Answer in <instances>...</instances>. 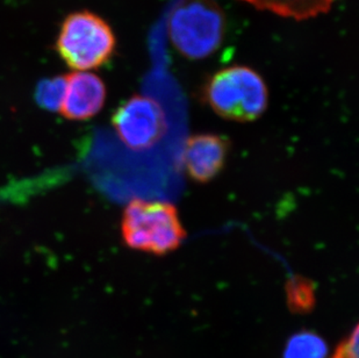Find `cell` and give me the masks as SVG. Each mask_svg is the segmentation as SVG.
Here are the masks:
<instances>
[{"label":"cell","mask_w":359,"mask_h":358,"mask_svg":"<svg viewBox=\"0 0 359 358\" xmlns=\"http://www.w3.org/2000/svg\"><path fill=\"white\" fill-rule=\"evenodd\" d=\"M122 240L134 251L164 256L187 239L180 214L172 204L134 199L126 206L121 220Z\"/></svg>","instance_id":"6da1fadb"},{"label":"cell","mask_w":359,"mask_h":358,"mask_svg":"<svg viewBox=\"0 0 359 358\" xmlns=\"http://www.w3.org/2000/svg\"><path fill=\"white\" fill-rule=\"evenodd\" d=\"M203 98L221 118L238 122L255 121L268 108V86L254 69L234 65L210 77L203 90Z\"/></svg>","instance_id":"7a4b0ae2"},{"label":"cell","mask_w":359,"mask_h":358,"mask_svg":"<svg viewBox=\"0 0 359 358\" xmlns=\"http://www.w3.org/2000/svg\"><path fill=\"white\" fill-rule=\"evenodd\" d=\"M224 13L213 0H183L169 20L172 44L184 58L203 60L224 40Z\"/></svg>","instance_id":"3957f363"},{"label":"cell","mask_w":359,"mask_h":358,"mask_svg":"<svg viewBox=\"0 0 359 358\" xmlns=\"http://www.w3.org/2000/svg\"><path fill=\"white\" fill-rule=\"evenodd\" d=\"M116 37L104 19L91 12H76L62 24L56 49L62 60L76 70L106 65L116 49Z\"/></svg>","instance_id":"277c9868"},{"label":"cell","mask_w":359,"mask_h":358,"mask_svg":"<svg viewBox=\"0 0 359 358\" xmlns=\"http://www.w3.org/2000/svg\"><path fill=\"white\" fill-rule=\"evenodd\" d=\"M113 127L123 145L143 152L160 142L168 131L165 112L160 102L147 95H133L113 114Z\"/></svg>","instance_id":"5b68a950"},{"label":"cell","mask_w":359,"mask_h":358,"mask_svg":"<svg viewBox=\"0 0 359 358\" xmlns=\"http://www.w3.org/2000/svg\"><path fill=\"white\" fill-rule=\"evenodd\" d=\"M229 141L217 134H197L187 139L183 163L187 175L197 183H208L220 175L229 155Z\"/></svg>","instance_id":"8992f818"},{"label":"cell","mask_w":359,"mask_h":358,"mask_svg":"<svg viewBox=\"0 0 359 358\" xmlns=\"http://www.w3.org/2000/svg\"><path fill=\"white\" fill-rule=\"evenodd\" d=\"M106 86L102 78L91 72L67 76V88L61 113L69 120L83 121L98 114L105 105Z\"/></svg>","instance_id":"52a82bcc"},{"label":"cell","mask_w":359,"mask_h":358,"mask_svg":"<svg viewBox=\"0 0 359 358\" xmlns=\"http://www.w3.org/2000/svg\"><path fill=\"white\" fill-rule=\"evenodd\" d=\"M258 10L268 11L280 17L306 20L327 13L336 0H242Z\"/></svg>","instance_id":"ba28073f"},{"label":"cell","mask_w":359,"mask_h":358,"mask_svg":"<svg viewBox=\"0 0 359 358\" xmlns=\"http://www.w3.org/2000/svg\"><path fill=\"white\" fill-rule=\"evenodd\" d=\"M328 347L325 340L312 331L293 335L285 347L284 358H325Z\"/></svg>","instance_id":"9c48e42d"},{"label":"cell","mask_w":359,"mask_h":358,"mask_svg":"<svg viewBox=\"0 0 359 358\" xmlns=\"http://www.w3.org/2000/svg\"><path fill=\"white\" fill-rule=\"evenodd\" d=\"M67 88V76L46 78L36 86L35 99L41 107L47 111H61Z\"/></svg>","instance_id":"30bf717a"},{"label":"cell","mask_w":359,"mask_h":358,"mask_svg":"<svg viewBox=\"0 0 359 358\" xmlns=\"http://www.w3.org/2000/svg\"><path fill=\"white\" fill-rule=\"evenodd\" d=\"M287 303L295 313L312 311L316 304V290L312 281L305 278L293 277L286 285Z\"/></svg>","instance_id":"8fae6325"},{"label":"cell","mask_w":359,"mask_h":358,"mask_svg":"<svg viewBox=\"0 0 359 358\" xmlns=\"http://www.w3.org/2000/svg\"><path fill=\"white\" fill-rule=\"evenodd\" d=\"M332 358H358V328L337 347Z\"/></svg>","instance_id":"7c38bea8"}]
</instances>
